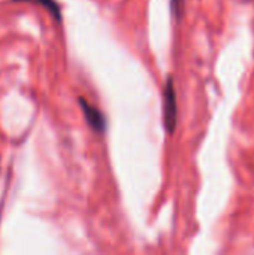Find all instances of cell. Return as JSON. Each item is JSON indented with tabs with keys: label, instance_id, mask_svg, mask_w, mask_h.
<instances>
[{
	"label": "cell",
	"instance_id": "7a4b0ae2",
	"mask_svg": "<svg viewBox=\"0 0 254 255\" xmlns=\"http://www.w3.org/2000/svg\"><path fill=\"white\" fill-rule=\"evenodd\" d=\"M79 106L84 112V118L87 121V124L96 131V133H105L106 130V118L105 115L100 112V109H97L96 106L90 105L85 99L79 97L78 99Z\"/></svg>",
	"mask_w": 254,
	"mask_h": 255
},
{
	"label": "cell",
	"instance_id": "3957f363",
	"mask_svg": "<svg viewBox=\"0 0 254 255\" xmlns=\"http://www.w3.org/2000/svg\"><path fill=\"white\" fill-rule=\"evenodd\" d=\"M12 1H34L40 6H43L55 21H61V10H60V6L55 0H12Z\"/></svg>",
	"mask_w": 254,
	"mask_h": 255
},
{
	"label": "cell",
	"instance_id": "6da1fadb",
	"mask_svg": "<svg viewBox=\"0 0 254 255\" xmlns=\"http://www.w3.org/2000/svg\"><path fill=\"white\" fill-rule=\"evenodd\" d=\"M163 117L165 127L168 133H174L178 121V108H177V94L174 88V79L169 76L166 79L165 91H163Z\"/></svg>",
	"mask_w": 254,
	"mask_h": 255
},
{
	"label": "cell",
	"instance_id": "277c9868",
	"mask_svg": "<svg viewBox=\"0 0 254 255\" xmlns=\"http://www.w3.org/2000/svg\"><path fill=\"white\" fill-rule=\"evenodd\" d=\"M183 7H184V0H171V9L175 18H180L183 13Z\"/></svg>",
	"mask_w": 254,
	"mask_h": 255
}]
</instances>
